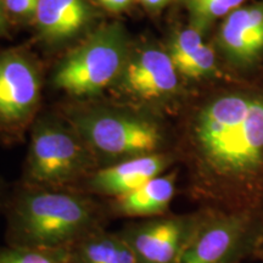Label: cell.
<instances>
[{
	"label": "cell",
	"instance_id": "obj_1",
	"mask_svg": "<svg viewBox=\"0 0 263 263\" xmlns=\"http://www.w3.org/2000/svg\"><path fill=\"white\" fill-rule=\"evenodd\" d=\"M185 194L199 207L263 213V97H213L186 123Z\"/></svg>",
	"mask_w": 263,
	"mask_h": 263
},
{
	"label": "cell",
	"instance_id": "obj_2",
	"mask_svg": "<svg viewBox=\"0 0 263 263\" xmlns=\"http://www.w3.org/2000/svg\"><path fill=\"white\" fill-rule=\"evenodd\" d=\"M5 245L66 250L106 228L110 216L103 199L76 188L12 184L6 202Z\"/></svg>",
	"mask_w": 263,
	"mask_h": 263
},
{
	"label": "cell",
	"instance_id": "obj_3",
	"mask_svg": "<svg viewBox=\"0 0 263 263\" xmlns=\"http://www.w3.org/2000/svg\"><path fill=\"white\" fill-rule=\"evenodd\" d=\"M65 118L93 151L99 167L167 151L162 123L147 110L97 105L72 108Z\"/></svg>",
	"mask_w": 263,
	"mask_h": 263
},
{
	"label": "cell",
	"instance_id": "obj_4",
	"mask_svg": "<svg viewBox=\"0 0 263 263\" xmlns=\"http://www.w3.org/2000/svg\"><path fill=\"white\" fill-rule=\"evenodd\" d=\"M99 167L90 147L67 120L42 116L32 124L20 182L50 188H76Z\"/></svg>",
	"mask_w": 263,
	"mask_h": 263
},
{
	"label": "cell",
	"instance_id": "obj_5",
	"mask_svg": "<svg viewBox=\"0 0 263 263\" xmlns=\"http://www.w3.org/2000/svg\"><path fill=\"white\" fill-rule=\"evenodd\" d=\"M128 59L123 27L118 24L107 25L58 66L52 82L58 89L74 98L97 97L118 82Z\"/></svg>",
	"mask_w": 263,
	"mask_h": 263
},
{
	"label": "cell",
	"instance_id": "obj_6",
	"mask_svg": "<svg viewBox=\"0 0 263 263\" xmlns=\"http://www.w3.org/2000/svg\"><path fill=\"white\" fill-rule=\"evenodd\" d=\"M199 209V221L179 263H240L252 256L263 213Z\"/></svg>",
	"mask_w": 263,
	"mask_h": 263
},
{
	"label": "cell",
	"instance_id": "obj_7",
	"mask_svg": "<svg viewBox=\"0 0 263 263\" xmlns=\"http://www.w3.org/2000/svg\"><path fill=\"white\" fill-rule=\"evenodd\" d=\"M41 81L34 65L18 50L0 51V138L17 140L34 120Z\"/></svg>",
	"mask_w": 263,
	"mask_h": 263
},
{
	"label": "cell",
	"instance_id": "obj_8",
	"mask_svg": "<svg viewBox=\"0 0 263 263\" xmlns=\"http://www.w3.org/2000/svg\"><path fill=\"white\" fill-rule=\"evenodd\" d=\"M199 217L200 209L189 213L170 212L130 221L117 232L130 248L137 263H179Z\"/></svg>",
	"mask_w": 263,
	"mask_h": 263
},
{
	"label": "cell",
	"instance_id": "obj_9",
	"mask_svg": "<svg viewBox=\"0 0 263 263\" xmlns=\"http://www.w3.org/2000/svg\"><path fill=\"white\" fill-rule=\"evenodd\" d=\"M177 162L178 157L168 150L132 157L108 166L98 167L76 189L99 199H112L168 172Z\"/></svg>",
	"mask_w": 263,
	"mask_h": 263
},
{
	"label": "cell",
	"instance_id": "obj_10",
	"mask_svg": "<svg viewBox=\"0 0 263 263\" xmlns=\"http://www.w3.org/2000/svg\"><path fill=\"white\" fill-rule=\"evenodd\" d=\"M178 74L168 52L150 48L128 59L117 84L129 100L153 105L177 93Z\"/></svg>",
	"mask_w": 263,
	"mask_h": 263
},
{
	"label": "cell",
	"instance_id": "obj_11",
	"mask_svg": "<svg viewBox=\"0 0 263 263\" xmlns=\"http://www.w3.org/2000/svg\"><path fill=\"white\" fill-rule=\"evenodd\" d=\"M178 168H172L124 195L104 200L110 218L136 221L164 216L178 192Z\"/></svg>",
	"mask_w": 263,
	"mask_h": 263
},
{
	"label": "cell",
	"instance_id": "obj_12",
	"mask_svg": "<svg viewBox=\"0 0 263 263\" xmlns=\"http://www.w3.org/2000/svg\"><path fill=\"white\" fill-rule=\"evenodd\" d=\"M218 43L235 64H250L257 59L263 50V4L239 8L226 16Z\"/></svg>",
	"mask_w": 263,
	"mask_h": 263
},
{
	"label": "cell",
	"instance_id": "obj_13",
	"mask_svg": "<svg viewBox=\"0 0 263 263\" xmlns=\"http://www.w3.org/2000/svg\"><path fill=\"white\" fill-rule=\"evenodd\" d=\"M34 17L43 37L61 42L89 24L91 10L87 0H39Z\"/></svg>",
	"mask_w": 263,
	"mask_h": 263
},
{
	"label": "cell",
	"instance_id": "obj_14",
	"mask_svg": "<svg viewBox=\"0 0 263 263\" xmlns=\"http://www.w3.org/2000/svg\"><path fill=\"white\" fill-rule=\"evenodd\" d=\"M68 263H137L118 232L100 229L66 249Z\"/></svg>",
	"mask_w": 263,
	"mask_h": 263
},
{
	"label": "cell",
	"instance_id": "obj_15",
	"mask_svg": "<svg viewBox=\"0 0 263 263\" xmlns=\"http://www.w3.org/2000/svg\"><path fill=\"white\" fill-rule=\"evenodd\" d=\"M245 0H184L192 27L203 32L218 18L239 9Z\"/></svg>",
	"mask_w": 263,
	"mask_h": 263
},
{
	"label": "cell",
	"instance_id": "obj_16",
	"mask_svg": "<svg viewBox=\"0 0 263 263\" xmlns=\"http://www.w3.org/2000/svg\"><path fill=\"white\" fill-rule=\"evenodd\" d=\"M0 263H68L66 250L0 246Z\"/></svg>",
	"mask_w": 263,
	"mask_h": 263
},
{
	"label": "cell",
	"instance_id": "obj_17",
	"mask_svg": "<svg viewBox=\"0 0 263 263\" xmlns=\"http://www.w3.org/2000/svg\"><path fill=\"white\" fill-rule=\"evenodd\" d=\"M203 44L205 43L202 39V33L197 31L196 28L189 27L188 29H183L177 33L167 51L176 70H178L180 66L192 59Z\"/></svg>",
	"mask_w": 263,
	"mask_h": 263
},
{
	"label": "cell",
	"instance_id": "obj_18",
	"mask_svg": "<svg viewBox=\"0 0 263 263\" xmlns=\"http://www.w3.org/2000/svg\"><path fill=\"white\" fill-rule=\"evenodd\" d=\"M216 70V55L210 45L203 44L192 59L178 68V73L190 80L206 77Z\"/></svg>",
	"mask_w": 263,
	"mask_h": 263
},
{
	"label": "cell",
	"instance_id": "obj_19",
	"mask_svg": "<svg viewBox=\"0 0 263 263\" xmlns=\"http://www.w3.org/2000/svg\"><path fill=\"white\" fill-rule=\"evenodd\" d=\"M9 18L34 17L39 0H2Z\"/></svg>",
	"mask_w": 263,
	"mask_h": 263
},
{
	"label": "cell",
	"instance_id": "obj_20",
	"mask_svg": "<svg viewBox=\"0 0 263 263\" xmlns=\"http://www.w3.org/2000/svg\"><path fill=\"white\" fill-rule=\"evenodd\" d=\"M105 9L111 12H121L129 8L133 0H98Z\"/></svg>",
	"mask_w": 263,
	"mask_h": 263
},
{
	"label": "cell",
	"instance_id": "obj_21",
	"mask_svg": "<svg viewBox=\"0 0 263 263\" xmlns=\"http://www.w3.org/2000/svg\"><path fill=\"white\" fill-rule=\"evenodd\" d=\"M10 189H11V185L6 183L5 180L3 179V177L0 176V215L4 213L6 202H8L9 199Z\"/></svg>",
	"mask_w": 263,
	"mask_h": 263
},
{
	"label": "cell",
	"instance_id": "obj_22",
	"mask_svg": "<svg viewBox=\"0 0 263 263\" xmlns=\"http://www.w3.org/2000/svg\"><path fill=\"white\" fill-rule=\"evenodd\" d=\"M144 8L150 10V11H159V10L163 9L164 6L170 4L172 0H138Z\"/></svg>",
	"mask_w": 263,
	"mask_h": 263
},
{
	"label": "cell",
	"instance_id": "obj_23",
	"mask_svg": "<svg viewBox=\"0 0 263 263\" xmlns=\"http://www.w3.org/2000/svg\"><path fill=\"white\" fill-rule=\"evenodd\" d=\"M256 259H259V261H263V224L261 227V230H259L257 239H256L254 251H252V256Z\"/></svg>",
	"mask_w": 263,
	"mask_h": 263
},
{
	"label": "cell",
	"instance_id": "obj_24",
	"mask_svg": "<svg viewBox=\"0 0 263 263\" xmlns=\"http://www.w3.org/2000/svg\"><path fill=\"white\" fill-rule=\"evenodd\" d=\"M9 28V16L6 14L4 5H3L2 0H0V37L6 34Z\"/></svg>",
	"mask_w": 263,
	"mask_h": 263
}]
</instances>
